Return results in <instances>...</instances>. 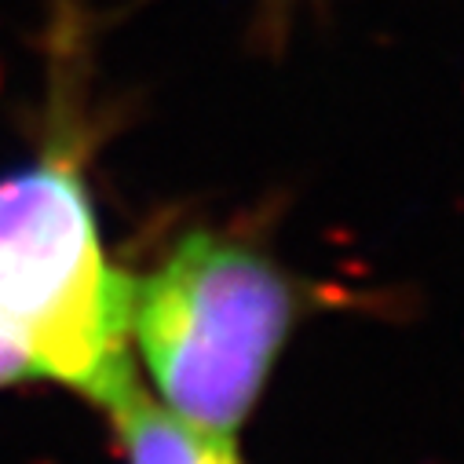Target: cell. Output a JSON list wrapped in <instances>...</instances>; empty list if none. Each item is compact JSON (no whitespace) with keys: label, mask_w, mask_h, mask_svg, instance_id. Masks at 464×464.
Segmentation results:
<instances>
[{"label":"cell","mask_w":464,"mask_h":464,"mask_svg":"<svg viewBox=\"0 0 464 464\" xmlns=\"http://www.w3.org/2000/svg\"><path fill=\"white\" fill-rule=\"evenodd\" d=\"M300 300L256 246L194 227L140 278L125 325L158 402L183 424L235 439L293 333Z\"/></svg>","instance_id":"1"},{"label":"cell","mask_w":464,"mask_h":464,"mask_svg":"<svg viewBox=\"0 0 464 464\" xmlns=\"http://www.w3.org/2000/svg\"><path fill=\"white\" fill-rule=\"evenodd\" d=\"M129 275L106 260L73 158L52 150L0 176V329L37 377L110 406L132 381Z\"/></svg>","instance_id":"2"},{"label":"cell","mask_w":464,"mask_h":464,"mask_svg":"<svg viewBox=\"0 0 464 464\" xmlns=\"http://www.w3.org/2000/svg\"><path fill=\"white\" fill-rule=\"evenodd\" d=\"M129 464H242L235 439L198 431L132 381L106 406Z\"/></svg>","instance_id":"3"},{"label":"cell","mask_w":464,"mask_h":464,"mask_svg":"<svg viewBox=\"0 0 464 464\" xmlns=\"http://www.w3.org/2000/svg\"><path fill=\"white\" fill-rule=\"evenodd\" d=\"M23 381H41L37 377V370L30 366V359H26V352L23 347L0 329V388H15V384H23Z\"/></svg>","instance_id":"4"}]
</instances>
